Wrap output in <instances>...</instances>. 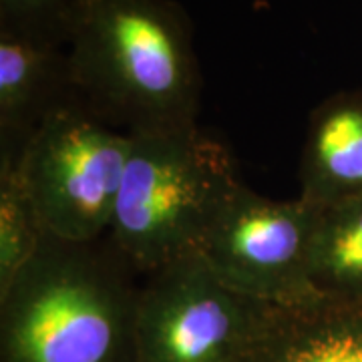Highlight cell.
I'll list each match as a JSON object with an SVG mask.
<instances>
[{"label": "cell", "mask_w": 362, "mask_h": 362, "mask_svg": "<svg viewBox=\"0 0 362 362\" xmlns=\"http://www.w3.org/2000/svg\"><path fill=\"white\" fill-rule=\"evenodd\" d=\"M320 207L276 202L242 181L218 209L197 256L233 292L270 306L320 302L310 280Z\"/></svg>", "instance_id": "6"}, {"label": "cell", "mask_w": 362, "mask_h": 362, "mask_svg": "<svg viewBox=\"0 0 362 362\" xmlns=\"http://www.w3.org/2000/svg\"><path fill=\"white\" fill-rule=\"evenodd\" d=\"M310 280L320 300L362 306V197L320 207Z\"/></svg>", "instance_id": "10"}, {"label": "cell", "mask_w": 362, "mask_h": 362, "mask_svg": "<svg viewBox=\"0 0 362 362\" xmlns=\"http://www.w3.org/2000/svg\"><path fill=\"white\" fill-rule=\"evenodd\" d=\"M93 115L139 135L197 123L202 73L192 25L173 0H89L69 45Z\"/></svg>", "instance_id": "2"}, {"label": "cell", "mask_w": 362, "mask_h": 362, "mask_svg": "<svg viewBox=\"0 0 362 362\" xmlns=\"http://www.w3.org/2000/svg\"><path fill=\"white\" fill-rule=\"evenodd\" d=\"M246 362H362V306H276Z\"/></svg>", "instance_id": "9"}, {"label": "cell", "mask_w": 362, "mask_h": 362, "mask_svg": "<svg viewBox=\"0 0 362 362\" xmlns=\"http://www.w3.org/2000/svg\"><path fill=\"white\" fill-rule=\"evenodd\" d=\"M47 230L26 194L13 156L0 153V294L35 258Z\"/></svg>", "instance_id": "11"}, {"label": "cell", "mask_w": 362, "mask_h": 362, "mask_svg": "<svg viewBox=\"0 0 362 362\" xmlns=\"http://www.w3.org/2000/svg\"><path fill=\"white\" fill-rule=\"evenodd\" d=\"M133 135L83 101L52 113L13 156L40 223L54 238L90 242L109 233Z\"/></svg>", "instance_id": "4"}, {"label": "cell", "mask_w": 362, "mask_h": 362, "mask_svg": "<svg viewBox=\"0 0 362 362\" xmlns=\"http://www.w3.org/2000/svg\"><path fill=\"white\" fill-rule=\"evenodd\" d=\"M143 276L105 235H45L0 294V362H133Z\"/></svg>", "instance_id": "1"}, {"label": "cell", "mask_w": 362, "mask_h": 362, "mask_svg": "<svg viewBox=\"0 0 362 362\" xmlns=\"http://www.w3.org/2000/svg\"><path fill=\"white\" fill-rule=\"evenodd\" d=\"M89 0H0V28L69 49Z\"/></svg>", "instance_id": "12"}, {"label": "cell", "mask_w": 362, "mask_h": 362, "mask_svg": "<svg viewBox=\"0 0 362 362\" xmlns=\"http://www.w3.org/2000/svg\"><path fill=\"white\" fill-rule=\"evenodd\" d=\"M276 306L242 296L197 254L143 276L133 362H246Z\"/></svg>", "instance_id": "5"}, {"label": "cell", "mask_w": 362, "mask_h": 362, "mask_svg": "<svg viewBox=\"0 0 362 362\" xmlns=\"http://www.w3.org/2000/svg\"><path fill=\"white\" fill-rule=\"evenodd\" d=\"M78 101L69 49L0 28V151H21L52 113Z\"/></svg>", "instance_id": "7"}, {"label": "cell", "mask_w": 362, "mask_h": 362, "mask_svg": "<svg viewBox=\"0 0 362 362\" xmlns=\"http://www.w3.org/2000/svg\"><path fill=\"white\" fill-rule=\"evenodd\" d=\"M300 197L318 207L362 197V90L337 93L312 111Z\"/></svg>", "instance_id": "8"}, {"label": "cell", "mask_w": 362, "mask_h": 362, "mask_svg": "<svg viewBox=\"0 0 362 362\" xmlns=\"http://www.w3.org/2000/svg\"><path fill=\"white\" fill-rule=\"evenodd\" d=\"M238 183L226 145L197 123L133 135L107 238L145 276L197 254Z\"/></svg>", "instance_id": "3"}]
</instances>
